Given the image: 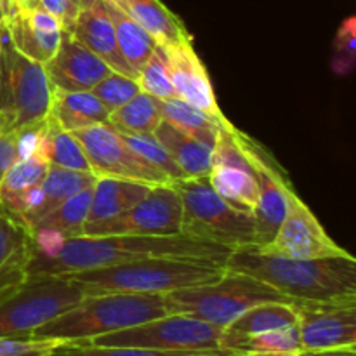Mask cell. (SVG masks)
I'll return each mask as SVG.
<instances>
[{"mask_svg":"<svg viewBox=\"0 0 356 356\" xmlns=\"http://www.w3.org/2000/svg\"><path fill=\"white\" fill-rule=\"evenodd\" d=\"M17 9L14 6V0H0V24H6L16 16Z\"/></svg>","mask_w":356,"mask_h":356,"instance_id":"obj_43","label":"cell"},{"mask_svg":"<svg viewBox=\"0 0 356 356\" xmlns=\"http://www.w3.org/2000/svg\"><path fill=\"white\" fill-rule=\"evenodd\" d=\"M232 252L228 247L186 235L73 236L51 243V247L31 242L28 278L40 275H72L152 257L204 259L225 266Z\"/></svg>","mask_w":356,"mask_h":356,"instance_id":"obj_1","label":"cell"},{"mask_svg":"<svg viewBox=\"0 0 356 356\" xmlns=\"http://www.w3.org/2000/svg\"><path fill=\"white\" fill-rule=\"evenodd\" d=\"M160 111H162L163 120L169 122L176 129H179L184 134L205 143L212 148L216 145L219 131L222 125L229 124V120H218L211 117L200 108L186 103L181 97H172V99H159Z\"/></svg>","mask_w":356,"mask_h":356,"instance_id":"obj_28","label":"cell"},{"mask_svg":"<svg viewBox=\"0 0 356 356\" xmlns=\"http://www.w3.org/2000/svg\"><path fill=\"white\" fill-rule=\"evenodd\" d=\"M19 134L21 131L0 132V181L19 160Z\"/></svg>","mask_w":356,"mask_h":356,"instance_id":"obj_39","label":"cell"},{"mask_svg":"<svg viewBox=\"0 0 356 356\" xmlns=\"http://www.w3.org/2000/svg\"><path fill=\"white\" fill-rule=\"evenodd\" d=\"M90 92L108 108V111H113L131 101L132 97L141 92L138 80L132 76L124 75V73L111 72L110 75L104 76L97 86L90 89Z\"/></svg>","mask_w":356,"mask_h":356,"instance_id":"obj_36","label":"cell"},{"mask_svg":"<svg viewBox=\"0 0 356 356\" xmlns=\"http://www.w3.org/2000/svg\"><path fill=\"white\" fill-rule=\"evenodd\" d=\"M14 6H16L17 13L24 9H31V7L40 6V0H14Z\"/></svg>","mask_w":356,"mask_h":356,"instance_id":"obj_44","label":"cell"},{"mask_svg":"<svg viewBox=\"0 0 356 356\" xmlns=\"http://www.w3.org/2000/svg\"><path fill=\"white\" fill-rule=\"evenodd\" d=\"M115 131H117V129H115ZM118 134L122 136L125 145H127L136 155L141 156L145 162H148L149 165H153L155 169H159L160 172L165 174L170 179V183L186 177L183 170L179 169V165L174 162L172 156L169 155V152L163 148L162 143H160L153 134H125V132H118Z\"/></svg>","mask_w":356,"mask_h":356,"instance_id":"obj_34","label":"cell"},{"mask_svg":"<svg viewBox=\"0 0 356 356\" xmlns=\"http://www.w3.org/2000/svg\"><path fill=\"white\" fill-rule=\"evenodd\" d=\"M240 145L249 159L257 181V204L254 209L256 225V247L263 249L277 235L289 209V191L292 184L284 170L277 165L270 153L254 139L240 132Z\"/></svg>","mask_w":356,"mask_h":356,"instance_id":"obj_12","label":"cell"},{"mask_svg":"<svg viewBox=\"0 0 356 356\" xmlns=\"http://www.w3.org/2000/svg\"><path fill=\"white\" fill-rule=\"evenodd\" d=\"M264 254L291 259H323V257L351 256L337 245L320 225L318 218L305 204L294 188L289 191V209L275 238L263 249Z\"/></svg>","mask_w":356,"mask_h":356,"instance_id":"obj_13","label":"cell"},{"mask_svg":"<svg viewBox=\"0 0 356 356\" xmlns=\"http://www.w3.org/2000/svg\"><path fill=\"white\" fill-rule=\"evenodd\" d=\"M52 86L45 66L28 59L0 31V132L37 127L49 117Z\"/></svg>","mask_w":356,"mask_h":356,"instance_id":"obj_5","label":"cell"},{"mask_svg":"<svg viewBox=\"0 0 356 356\" xmlns=\"http://www.w3.org/2000/svg\"><path fill=\"white\" fill-rule=\"evenodd\" d=\"M96 179L97 176L94 172L70 170L61 169V167L49 165L47 174H45L40 186H38V190H40V202L37 204V207H33L28 214H24L21 218V222L24 225V228L30 232L35 222L40 221L45 214H49L59 204L68 200L73 195L87 190V188H92Z\"/></svg>","mask_w":356,"mask_h":356,"instance_id":"obj_22","label":"cell"},{"mask_svg":"<svg viewBox=\"0 0 356 356\" xmlns=\"http://www.w3.org/2000/svg\"><path fill=\"white\" fill-rule=\"evenodd\" d=\"M183 204L181 233L232 250L256 247V225L249 212L226 204L209 183V176L174 181Z\"/></svg>","mask_w":356,"mask_h":356,"instance_id":"obj_7","label":"cell"},{"mask_svg":"<svg viewBox=\"0 0 356 356\" xmlns=\"http://www.w3.org/2000/svg\"><path fill=\"white\" fill-rule=\"evenodd\" d=\"M209 183L216 193L236 211L254 214L257 204V181L254 172L228 165H212Z\"/></svg>","mask_w":356,"mask_h":356,"instance_id":"obj_30","label":"cell"},{"mask_svg":"<svg viewBox=\"0 0 356 356\" xmlns=\"http://www.w3.org/2000/svg\"><path fill=\"white\" fill-rule=\"evenodd\" d=\"M6 28L14 49L40 65L51 61L63 35L61 23L40 6L16 13Z\"/></svg>","mask_w":356,"mask_h":356,"instance_id":"obj_17","label":"cell"},{"mask_svg":"<svg viewBox=\"0 0 356 356\" xmlns=\"http://www.w3.org/2000/svg\"><path fill=\"white\" fill-rule=\"evenodd\" d=\"M183 204L172 184H156L129 211L113 219L83 226L82 236L148 235L172 236L181 233Z\"/></svg>","mask_w":356,"mask_h":356,"instance_id":"obj_10","label":"cell"},{"mask_svg":"<svg viewBox=\"0 0 356 356\" xmlns=\"http://www.w3.org/2000/svg\"><path fill=\"white\" fill-rule=\"evenodd\" d=\"M149 188H152L149 184L136 183V181L97 176L92 186V202L86 225L117 218L143 200L148 195Z\"/></svg>","mask_w":356,"mask_h":356,"instance_id":"obj_23","label":"cell"},{"mask_svg":"<svg viewBox=\"0 0 356 356\" xmlns=\"http://www.w3.org/2000/svg\"><path fill=\"white\" fill-rule=\"evenodd\" d=\"M94 2H96V0H73V3H75V6L79 7L80 10L87 9V7H90V6H92Z\"/></svg>","mask_w":356,"mask_h":356,"instance_id":"obj_45","label":"cell"},{"mask_svg":"<svg viewBox=\"0 0 356 356\" xmlns=\"http://www.w3.org/2000/svg\"><path fill=\"white\" fill-rule=\"evenodd\" d=\"M49 117L65 131L75 132L80 129L108 124L110 111L90 90L65 92L54 89Z\"/></svg>","mask_w":356,"mask_h":356,"instance_id":"obj_24","label":"cell"},{"mask_svg":"<svg viewBox=\"0 0 356 356\" xmlns=\"http://www.w3.org/2000/svg\"><path fill=\"white\" fill-rule=\"evenodd\" d=\"M355 17H348L339 28V33H337L336 44L339 45V54H348L350 58H353L355 54V38H356V30H355Z\"/></svg>","mask_w":356,"mask_h":356,"instance_id":"obj_41","label":"cell"},{"mask_svg":"<svg viewBox=\"0 0 356 356\" xmlns=\"http://www.w3.org/2000/svg\"><path fill=\"white\" fill-rule=\"evenodd\" d=\"M111 2H113V0H111Z\"/></svg>","mask_w":356,"mask_h":356,"instance_id":"obj_47","label":"cell"},{"mask_svg":"<svg viewBox=\"0 0 356 356\" xmlns=\"http://www.w3.org/2000/svg\"><path fill=\"white\" fill-rule=\"evenodd\" d=\"M35 152L44 155L47 162L54 167L92 172L79 139L72 132L59 127L51 117L45 118V122L42 124L40 143Z\"/></svg>","mask_w":356,"mask_h":356,"instance_id":"obj_29","label":"cell"},{"mask_svg":"<svg viewBox=\"0 0 356 356\" xmlns=\"http://www.w3.org/2000/svg\"><path fill=\"white\" fill-rule=\"evenodd\" d=\"M169 315L163 294H101L86 296L33 330V337L61 339L66 343H86L104 334L141 325L149 320Z\"/></svg>","mask_w":356,"mask_h":356,"instance_id":"obj_4","label":"cell"},{"mask_svg":"<svg viewBox=\"0 0 356 356\" xmlns=\"http://www.w3.org/2000/svg\"><path fill=\"white\" fill-rule=\"evenodd\" d=\"M156 139L169 152L174 162L179 165L186 177L209 176L212 165V148L191 136L184 134L179 129L162 120L156 131L153 132Z\"/></svg>","mask_w":356,"mask_h":356,"instance_id":"obj_26","label":"cell"},{"mask_svg":"<svg viewBox=\"0 0 356 356\" xmlns=\"http://www.w3.org/2000/svg\"><path fill=\"white\" fill-rule=\"evenodd\" d=\"M90 202H92V188L73 195L45 214L40 221L35 222L33 228L30 229V236L35 240L49 238V236H58L59 240L82 236L83 226L89 218Z\"/></svg>","mask_w":356,"mask_h":356,"instance_id":"obj_25","label":"cell"},{"mask_svg":"<svg viewBox=\"0 0 356 356\" xmlns=\"http://www.w3.org/2000/svg\"><path fill=\"white\" fill-rule=\"evenodd\" d=\"M66 31H70L89 51L99 56L113 72L124 73V75L136 79V73L132 72V68L122 56L120 47L117 44L113 23L104 10L101 0H96L90 7L80 10L70 30Z\"/></svg>","mask_w":356,"mask_h":356,"instance_id":"obj_18","label":"cell"},{"mask_svg":"<svg viewBox=\"0 0 356 356\" xmlns=\"http://www.w3.org/2000/svg\"><path fill=\"white\" fill-rule=\"evenodd\" d=\"M44 66L52 89L65 90V92L90 90L113 72L99 56L80 44L66 30H63L56 54Z\"/></svg>","mask_w":356,"mask_h":356,"instance_id":"obj_15","label":"cell"},{"mask_svg":"<svg viewBox=\"0 0 356 356\" xmlns=\"http://www.w3.org/2000/svg\"><path fill=\"white\" fill-rule=\"evenodd\" d=\"M72 134L82 145L90 170L96 176L136 181L149 186L172 184L165 174L136 155L111 125H94V127L80 129Z\"/></svg>","mask_w":356,"mask_h":356,"instance_id":"obj_11","label":"cell"},{"mask_svg":"<svg viewBox=\"0 0 356 356\" xmlns=\"http://www.w3.org/2000/svg\"><path fill=\"white\" fill-rule=\"evenodd\" d=\"M47 356H235L221 351H163L152 348L94 346L87 343H68Z\"/></svg>","mask_w":356,"mask_h":356,"instance_id":"obj_33","label":"cell"},{"mask_svg":"<svg viewBox=\"0 0 356 356\" xmlns=\"http://www.w3.org/2000/svg\"><path fill=\"white\" fill-rule=\"evenodd\" d=\"M40 7L51 13L61 23L63 30H70L80 13L73 0H40Z\"/></svg>","mask_w":356,"mask_h":356,"instance_id":"obj_40","label":"cell"},{"mask_svg":"<svg viewBox=\"0 0 356 356\" xmlns=\"http://www.w3.org/2000/svg\"><path fill=\"white\" fill-rule=\"evenodd\" d=\"M226 273L222 264L186 257H152L79 271L70 277L86 296L169 294L172 291L211 284Z\"/></svg>","mask_w":356,"mask_h":356,"instance_id":"obj_3","label":"cell"},{"mask_svg":"<svg viewBox=\"0 0 356 356\" xmlns=\"http://www.w3.org/2000/svg\"><path fill=\"white\" fill-rule=\"evenodd\" d=\"M296 323H298V313H296L292 301L263 302V305L247 309L232 325L222 329L221 348L226 353L235 355L233 348L245 337L282 329V327L296 325Z\"/></svg>","mask_w":356,"mask_h":356,"instance_id":"obj_20","label":"cell"},{"mask_svg":"<svg viewBox=\"0 0 356 356\" xmlns=\"http://www.w3.org/2000/svg\"><path fill=\"white\" fill-rule=\"evenodd\" d=\"M136 80H138L141 92L149 94V96L156 97V99H172V97H177L172 79H170L165 51L160 45L149 56L148 61L141 66Z\"/></svg>","mask_w":356,"mask_h":356,"instance_id":"obj_35","label":"cell"},{"mask_svg":"<svg viewBox=\"0 0 356 356\" xmlns=\"http://www.w3.org/2000/svg\"><path fill=\"white\" fill-rule=\"evenodd\" d=\"M26 240H30V232L24 228L23 222L0 209V268Z\"/></svg>","mask_w":356,"mask_h":356,"instance_id":"obj_38","label":"cell"},{"mask_svg":"<svg viewBox=\"0 0 356 356\" xmlns=\"http://www.w3.org/2000/svg\"><path fill=\"white\" fill-rule=\"evenodd\" d=\"M299 356H356V346L334 348V350H318V351H301V355Z\"/></svg>","mask_w":356,"mask_h":356,"instance_id":"obj_42","label":"cell"},{"mask_svg":"<svg viewBox=\"0 0 356 356\" xmlns=\"http://www.w3.org/2000/svg\"><path fill=\"white\" fill-rule=\"evenodd\" d=\"M302 351L356 346V301L294 302Z\"/></svg>","mask_w":356,"mask_h":356,"instance_id":"obj_14","label":"cell"},{"mask_svg":"<svg viewBox=\"0 0 356 356\" xmlns=\"http://www.w3.org/2000/svg\"><path fill=\"white\" fill-rule=\"evenodd\" d=\"M225 268L264 282L292 302L356 301L353 256L291 259L250 247L233 250Z\"/></svg>","mask_w":356,"mask_h":356,"instance_id":"obj_2","label":"cell"},{"mask_svg":"<svg viewBox=\"0 0 356 356\" xmlns=\"http://www.w3.org/2000/svg\"><path fill=\"white\" fill-rule=\"evenodd\" d=\"M101 2H103L104 10H106L111 23H113L117 44L120 47L122 56H124L127 65L131 66L132 72L138 76L141 66L148 61V58L155 52L159 44L149 37L148 31L143 30L117 3L111 2V0H101Z\"/></svg>","mask_w":356,"mask_h":356,"instance_id":"obj_27","label":"cell"},{"mask_svg":"<svg viewBox=\"0 0 356 356\" xmlns=\"http://www.w3.org/2000/svg\"><path fill=\"white\" fill-rule=\"evenodd\" d=\"M222 329L179 313L86 341L94 346L152 348L163 351H221ZM229 355V353H228Z\"/></svg>","mask_w":356,"mask_h":356,"instance_id":"obj_9","label":"cell"},{"mask_svg":"<svg viewBox=\"0 0 356 356\" xmlns=\"http://www.w3.org/2000/svg\"><path fill=\"white\" fill-rule=\"evenodd\" d=\"M163 51L177 97L200 108L218 120H226L216 99L207 68L195 52L191 40L174 47H163Z\"/></svg>","mask_w":356,"mask_h":356,"instance_id":"obj_16","label":"cell"},{"mask_svg":"<svg viewBox=\"0 0 356 356\" xmlns=\"http://www.w3.org/2000/svg\"><path fill=\"white\" fill-rule=\"evenodd\" d=\"M127 16H131L160 47L190 42L191 37L179 16L172 13L162 0H113Z\"/></svg>","mask_w":356,"mask_h":356,"instance_id":"obj_19","label":"cell"},{"mask_svg":"<svg viewBox=\"0 0 356 356\" xmlns=\"http://www.w3.org/2000/svg\"><path fill=\"white\" fill-rule=\"evenodd\" d=\"M3 26H6V24H3Z\"/></svg>","mask_w":356,"mask_h":356,"instance_id":"obj_48","label":"cell"},{"mask_svg":"<svg viewBox=\"0 0 356 356\" xmlns=\"http://www.w3.org/2000/svg\"><path fill=\"white\" fill-rule=\"evenodd\" d=\"M2 28H3V24H0V31H2Z\"/></svg>","mask_w":356,"mask_h":356,"instance_id":"obj_46","label":"cell"},{"mask_svg":"<svg viewBox=\"0 0 356 356\" xmlns=\"http://www.w3.org/2000/svg\"><path fill=\"white\" fill-rule=\"evenodd\" d=\"M49 165L47 159L38 152L17 160L0 181V209L19 221L31 193L47 174Z\"/></svg>","mask_w":356,"mask_h":356,"instance_id":"obj_21","label":"cell"},{"mask_svg":"<svg viewBox=\"0 0 356 356\" xmlns=\"http://www.w3.org/2000/svg\"><path fill=\"white\" fill-rule=\"evenodd\" d=\"M162 120L159 99L146 92H139L131 101L111 111L108 125L125 134H153Z\"/></svg>","mask_w":356,"mask_h":356,"instance_id":"obj_31","label":"cell"},{"mask_svg":"<svg viewBox=\"0 0 356 356\" xmlns=\"http://www.w3.org/2000/svg\"><path fill=\"white\" fill-rule=\"evenodd\" d=\"M86 298L70 275L30 277L0 302V337H26Z\"/></svg>","mask_w":356,"mask_h":356,"instance_id":"obj_8","label":"cell"},{"mask_svg":"<svg viewBox=\"0 0 356 356\" xmlns=\"http://www.w3.org/2000/svg\"><path fill=\"white\" fill-rule=\"evenodd\" d=\"M65 344L68 343L49 337H0V356H47Z\"/></svg>","mask_w":356,"mask_h":356,"instance_id":"obj_37","label":"cell"},{"mask_svg":"<svg viewBox=\"0 0 356 356\" xmlns=\"http://www.w3.org/2000/svg\"><path fill=\"white\" fill-rule=\"evenodd\" d=\"M169 313L193 316L211 325L226 329L247 309L271 301H289L264 282L226 270L219 280L197 287L179 289L163 294Z\"/></svg>","mask_w":356,"mask_h":356,"instance_id":"obj_6","label":"cell"},{"mask_svg":"<svg viewBox=\"0 0 356 356\" xmlns=\"http://www.w3.org/2000/svg\"><path fill=\"white\" fill-rule=\"evenodd\" d=\"M301 351L298 323L249 336L233 348L236 356H299Z\"/></svg>","mask_w":356,"mask_h":356,"instance_id":"obj_32","label":"cell"}]
</instances>
